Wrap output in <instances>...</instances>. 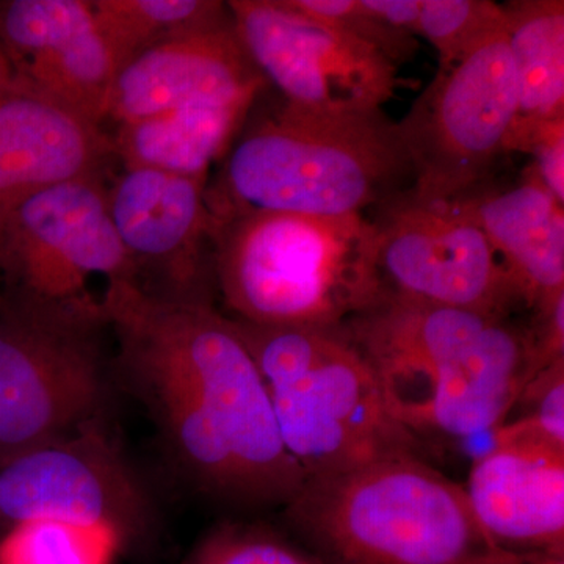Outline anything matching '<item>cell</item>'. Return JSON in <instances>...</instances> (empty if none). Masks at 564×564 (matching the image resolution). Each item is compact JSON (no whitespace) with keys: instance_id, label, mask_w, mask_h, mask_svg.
Masks as SVG:
<instances>
[{"instance_id":"obj_1","label":"cell","mask_w":564,"mask_h":564,"mask_svg":"<svg viewBox=\"0 0 564 564\" xmlns=\"http://www.w3.org/2000/svg\"><path fill=\"white\" fill-rule=\"evenodd\" d=\"M117 337L115 384L143 406L196 491L239 508L285 507L306 475L282 443L272 402L231 317L115 282L102 296Z\"/></svg>"},{"instance_id":"obj_2","label":"cell","mask_w":564,"mask_h":564,"mask_svg":"<svg viewBox=\"0 0 564 564\" xmlns=\"http://www.w3.org/2000/svg\"><path fill=\"white\" fill-rule=\"evenodd\" d=\"M397 421L423 437L494 433L541 366L527 323L383 299L344 325Z\"/></svg>"},{"instance_id":"obj_3","label":"cell","mask_w":564,"mask_h":564,"mask_svg":"<svg viewBox=\"0 0 564 564\" xmlns=\"http://www.w3.org/2000/svg\"><path fill=\"white\" fill-rule=\"evenodd\" d=\"M411 187L399 126L383 109L325 111L284 101L232 143L206 195L218 225L254 212L364 214Z\"/></svg>"},{"instance_id":"obj_4","label":"cell","mask_w":564,"mask_h":564,"mask_svg":"<svg viewBox=\"0 0 564 564\" xmlns=\"http://www.w3.org/2000/svg\"><path fill=\"white\" fill-rule=\"evenodd\" d=\"M377 254L364 214L254 212L218 223L212 262L236 321L344 326L381 302Z\"/></svg>"},{"instance_id":"obj_5","label":"cell","mask_w":564,"mask_h":564,"mask_svg":"<svg viewBox=\"0 0 564 564\" xmlns=\"http://www.w3.org/2000/svg\"><path fill=\"white\" fill-rule=\"evenodd\" d=\"M232 322L262 375L282 443L306 478L423 458L421 441L397 421L344 326Z\"/></svg>"},{"instance_id":"obj_6","label":"cell","mask_w":564,"mask_h":564,"mask_svg":"<svg viewBox=\"0 0 564 564\" xmlns=\"http://www.w3.org/2000/svg\"><path fill=\"white\" fill-rule=\"evenodd\" d=\"M284 510L323 564H480L497 547L464 486L419 456L307 478Z\"/></svg>"},{"instance_id":"obj_7","label":"cell","mask_w":564,"mask_h":564,"mask_svg":"<svg viewBox=\"0 0 564 564\" xmlns=\"http://www.w3.org/2000/svg\"><path fill=\"white\" fill-rule=\"evenodd\" d=\"M101 310L13 303L0 323V463L104 425L113 366Z\"/></svg>"},{"instance_id":"obj_8","label":"cell","mask_w":564,"mask_h":564,"mask_svg":"<svg viewBox=\"0 0 564 564\" xmlns=\"http://www.w3.org/2000/svg\"><path fill=\"white\" fill-rule=\"evenodd\" d=\"M516 115L514 66L502 33L458 65L437 69L397 121L413 169L411 191L443 203L477 191L505 154Z\"/></svg>"},{"instance_id":"obj_9","label":"cell","mask_w":564,"mask_h":564,"mask_svg":"<svg viewBox=\"0 0 564 564\" xmlns=\"http://www.w3.org/2000/svg\"><path fill=\"white\" fill-rule=\"evenodd\" d=\"M0 269L14 303L25 306L102 310L91 281L137 284L98 174L41 192L11 212L0 226Z\"/></svg>"},{"instance_id":"obj_10","label":"cell","mask_w":564,"mask_h":564,"mask_svg":"<svg viewBox=\"0 0 564 564\" xmlns=\"http://www.w3.org/2000/svg\"><path fill=\"white\" fill-rule=\"evenodd\" d=\"M373 210L381 300L502 315L521 307L485 234L454 204L408 188Z\"/></svg>"},{"instance_id":"obj_11","label":"cell","mask_w":564,"mask_h":564,"mask_svg":"<svg viewBox=\"0 0 564 564\" xmlns=\"http://www.w3.org/2000/svg\"><path fill=\"white\" fill-rule=\"evenodd\" d=\"M248 57L284 101L306 109H383L399 90V68L373 47L292 9L285 0L228 2Z\"/></svg>"},{"instance_id":"obj_12","label":"cell","mask_w":564,"mask_h":564,"mask_svg":"<svg viewBox=\"0 0 564 564\" xmlns=\"http://www.w3.org/2000/svg\"><path fill=\"white\" fill-rule=\"evenodd\" d=\"M154 514L147 486L104 425L0 463V524L9 529L50 519L104 522L132 545L151 533Z\"/></svg>"},{"instance_id":"obj_13","label":"cell","mask_w":564,"mask_h":564,"mask_svg":"<svg viewBox=\"0 0 564 564\" xmlns=\"http://www.w3.org/2000/svg\"><path fill=\"white\" fill-rule=\"evenodd\" d=\"M207 180L124 169L107 191V212L137 270L161 280L152 295L176 302L210 303L209 269L203 245L214 243Z\"/></svg>"},{"instance_id":"obj_14","label":"cell","mask_w":564,"mask_h":564,"mask_svg":"<svg viewBox=\"0 0 564 564\" xmlns=\"http://www.w3.org/2000/svg\"><path fill=\"white\" fill-rule=\"evenodd\" d=\"M466 489L497 547L564 552V447L500 425L494 447L470 467Z\"/></svg>"},{"instance_id":"obj_15","label":"cell","mask_w":564,"mask_h":564,"mask_svg":"<svg viewBox=\"0 0 564 564\" xmlns=\"http://www.w3.org/2000/svg\"><path fill=\"white\" fill-rule=\"evenodd\" d=\"M109 152L101 126L14 77L0 52V226L32 196L98 174Z\"/></svg>"},{"instance_id":"obj_16","label":"cell","mask_w":564,"mask_h":564,"mask_svg":"<svg viewBox=\"0 0 564 564\" xmlns=\"http://www.w3.org/2000/svg\"><path fill=\"white\" fill-rule=\"evenodd\" d=\"M265 85L231 22L165 41L131 58L115 79L106 120L126 124L192 104L258 101Z\"/></svg>"},{"instance_id":"obj_17","label":"cell","mask_w":564,"mask_h":564,"mask_svg":"<svg viewBox=\"0 0 564 564\" xmlns=\"http://www.w3.org/2000/svg\"><path fill=\"white\" fill-rule=\"evenodd\" d=\"M448 203L485 234L522 310L534 313L564 296V207L533 165L511 187L486 182Z\"/></svg>"},{"instance_id":"obj_18","label":"cell","mask_w":564,"mask_h":564,"mask_svg":"<svg viewBox=\"0 0 564 564\" xmlns=\"http://www.w3.org/2000/svg\"><path fill=\"white\" fill-rule=\"evenodd\" d=\"M256 99L192 104L118 124L111 151L124 169L203 177L231 150Z\"/></svg>"},{"instance_id":"obj_19","label":"cell","mask_w":564,"mask_h":564,"mask_svg":"<svg viewBox=\"0 0 564 564\" xmlns=\"http://www.w3.org/2000/svg\"><path fill=\"white\" fill-rule=\"evenodd\" d=\"M508 51L513 61L518 115L514 121L564 117V2L503 3Z\"/></svg>"},{"instance_id":"obj_20","label":"cell","mask_w":564,"mask_h":564,"mask_svg":"<svg viewBox=\"0 0 564 564\" xmlns=\"http://www.w3.org/2000/svg\"><path fill=\"white\" fill-rule=\"evenodd\" d=\"M124 61L98 22L33 55L10 70L14 77L77 111L96 124L106 121L107 104Z\"/></svg>"},{"instance_id":"obj_21","label":"cell","mask_w":564,"mask_h":564,"mask_svg":"<svg viewBox=\"0 0 564 564\" xmlns=\"http://www.w3.org/2000/svg\"><path fill=\"white\" fill-rule=\"evenodd\" d=\"M96 22L128 63L140 52L188 33L231 24L215 0H91Z\"/></svg>"},{"instance_id":"obj_22","label":"cell","mask_w":564,"mask_h":564,"mask_svg":"<svg viewBox=\"0 0 564 564\" xmlns=\"http://www.w3.org/2000/svg\"><path fill=\"white\" fill-rule=\"evenodd\" d=\"M126 547L124 533L104 522H22L0 540V564H113Z\"/></svg>"},{"instance_id":"obj_23","label":"cell","mask_w":564,"mask_h":564,"mask_svg":"<svg viewBox=\"0 0 564 564\" xmlns=\"http://www.w3.org/2000/svg\"><path fill=\"white\" fill-rule=\"evenodd\" d=\"M505 28V7L491 0H422L417 39L432 44L444 70L502 35Z\"/></svg>"},{"instance_id":"obj_24","label":"cell","mask_w":564,"mask_h":564,"mask_svg":"<svg viewBox=\"0 0 564 564\" xmlns=\"http://www.w3.org/2000/svg\"><path fill=\"white\" fill-rule=\"evenodd\" d=\"M182 564H323L263 527L221 524L204 534Z\"/></svg>"},{"instance_id":"obj_25","label":"cell","mask_w":564,"mask_h":564,"mask_svg":"<svg viewBox=\"0 0 564 564\" xmlns=\"http://www.w3.org/2000/svg\"><path fill=\"white\" fill-rule=\"evenodd\" d=\"M292 9L373 47L399 68L413 61L419 40L388 24L366 0H285Z\"/></svg>"},{"instance_id":"obj_26","label":"cell","mask_w":564,"mask_h":564,"mask_svg":"<svg viewBox=\"0 0 564 564\" xmlns=\"http://www.w3.org/2000/svg\"><path fill=\"white\" fill-rule=\"evenodd\" d=\"M522 413L502 425L532 432L564 447V358L541 370L525 386L513 408Z\"/></svg>"},{"instance_id":"obj_27","label":"cell","mask_w":564,"mask_h":564,"mask_svg":"<svg viewBox=\"0 0 564 564\" xmlns=\"http://www.w3.org/2000/svg\"><path fill=\"white\" fill-rule=\"evenodd\" d=\"M513 151L532 155L538 176L564 204V117L545 121H513L505 152Z\"/></svg>"},{"instance_id":"obj_28","label":"cell","mask_w":564,"mask_h":564,"mask_svg":"<svg viewBox=\"0 0 564 564\" xmlns=\"http://www.w3.org/2000/svg\"><path fill=\"white\" fill-rule=\"evenodd\" d=\"M366 3L392 28L410 33L417 39L422 0H366Z\"/></svg>"},{"instance_id":"obj_29","label":"cell","mask_w":564,"mask_h":564,"mask_svg":"<svg viewBox=\"0 0 564 564\" xmlns=\"http://www.w3.org/2000/svg\"><path fill=\"white\" fill-rule=\"evenodd\" d=\"M480 564H564V552H521L496 547Z\"/></svg>"}]
</instances>
